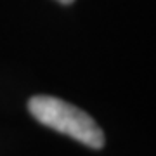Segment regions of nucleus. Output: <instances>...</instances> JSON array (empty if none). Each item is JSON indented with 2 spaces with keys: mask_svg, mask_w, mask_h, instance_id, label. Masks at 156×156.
<instances>
[{
  "mask_svg": "<svg viewBox=\"0 0 156 156\" xmlns=\"http://www.w3.org/2000/svg\"><path fill=\"white\" fill-rule=\"evenodd\" d=\"M57 2H61V4H73L75 0H57Z\"/></svg>",
  "mask_w": 156,
  "mask_h": 156,
  "instance_id": "f03ea898",
  "label": "nucleus"
},
{
  "mask_svg": "<svg viewBox=\"0 0 156 156\" xmlns=\"http://www.w3.org/2000/svg\"><path fill=\"white\" fill-rule=\"evenodd\" d=\"M28 109L42 125L69 135L92 149H101L104 146V134L99 125L80 108L59 97L35 95L30 99Z\"/></svg>",
  "mask_w": 156,
  "mask_h": 156,
  "instance_id": "f257e3e1",
  "label": "nucleus"
}]
</instances>
